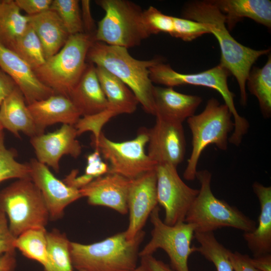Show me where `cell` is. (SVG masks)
Here are the masks:
<instances>
[{
  "instance_id": "obj_24",
  "label": "cell",
  "mask_w": 271,
  "mask_h": 271,
  "mask_svg": "<svg viewBox=\"0 0 271 271\" xmlns=\"http://www.w3.org/2000/svg\"><path fill=\"white\" fill-rule=\"evenodd\" d=\"M0 123L17 137L20 132L30 138L37 135L25 98L18 87L0 104Z\"/></svg>"
},
{
  "instance_id": "obj_16",
  "label": "cell",
  "mask_w": 271,
  "mask_h": 271,
  "mask_svg": "<svg viewBox=\"0 0 271 271\" xmlns=\"http://www.w3.org/2000/svg\"><path fill=\"white\" fill-rule=\"evenodd\" d=\"M77 137L74 125L63 124L53 132L31 138L30 143L37 160L58 173L59 161L63 156L69 155L77 158L80 155L82 147Z\"/></svg>"
},
{
  "instance_id": "obj_18",
  "label": "cell",
  "mask_w": 271,
  "mask_h": 271,
  "mask_svg": "<svg viewBox=\"0 0 271 271\" xmlns=\"http://www.w3.org/2000/svg\"><path fill=\"white\" fill-rule=\"evenodd\" d=\"M131 180L115 173H106L79 189L89 204L110 208L121 214L128 212L127 199Z\"/></svg>"
},
{
  "instance_id": "obj_22",
  "label": "cell",
  "mask_w": 271,
  "mask_h": 271,
  "mask_svg": "<svg viewBox=\"0 0 271 271\" xmlns=\"http://www.w3.org/2000/svg\"><path fill=\"white\" fill-rule=\"evenodd\" d=\"M69 98L83 116L95 114L107 109V101L93 64H87Z\"/></svg>"
},
{
  "instance_id": "obj_51",
  "label": "cell",
  "mask_w": 271,
  "mask_h": 271,
  "mask_svg": "<svg viewBox=\"0 0 271 271\" xmlns=\"http://www.w3.org/2000/svg\"><path fill=\"white\" fill-rule=\"evenodd\" d=\"M77 271H84V270H77Z\"/></svg>"
},
{
  "instance_id": "obj_23",
  "label": "cell",
  "mask_w": 271,
  "mask_h": 271,
  "mask_svg": "<svg viewBox=\"0 0 271 271\" xmlns=\"http://www.w3.org/2000/svg\"><path fill=\"white\" fill-rule=\"evenodd\" d=\"M223 14L231 31L243 18L251 19L268 29L271 27V2L269 0H212Z\"/></svg>"
},
{
  "instance_id": "obj_29",
  "label": "cell",
  "mask_w": 271,
  "mask_h": 271,
  "mask_svg": "<svg viewBox=\"0 0 271 271\" xmlns=\"http://www.w3.org/2000/svg\"><path fill=\"white\" fill-rule=\"evenodd\" d=\"M47 263L45 271H73L70 243L66 235L57 229L47 232Z\"/></svg>"
},
{
  "instance_id": "obj_50",
  "label": "cell",
  "mask_w": 271,
  "mask_h": 271,
  "mask_svg": "<svg viewBox=\"0 0 271 271\" xmlns=\"http://www.w3.org/2000/svg\"><path fill=\"white\" fill-rule=\"evenodd\" d=\"M1 4H2V1H0V6L1 5Z\"/></svg>"
},
{
  "instance_id": "obj_21",
  "label": "cell",
  "mask_w": 271,
  "mask_h": 271,
  "mask_svg": "<svg viewBox=\"0 0 271 271\" xmlns=\"http://www.w3.org/2000/svg\"><path fill=\"white\" fill-rule=\"evenodd\" d=\"M260 205L258 225L243 237L253 257L271 253V187L257 182L252 185Z\"/></svg>"
},
{
  "instance_id": "obj_44",
  "label": "cell",
  "mask_w": 271,
  "mask_h": 271,
  "mask_svg": "<svg viewBox=\"0 0 271 271\" xmlns=\"http://www.w3.org/2000/svg\"><path fill=\"white\" fill-rule=\"evenodd\" d=\"M17 87L13 80L0 68V104Z\"/></svg>"
},
{
  "instance_id": "obj_1",
  "label": "cell",
  "mask_w": 271,
  "mask_h": 271,
  "mask_svg": "<svg viewBox=\"0 0 271 271\" xmlns=\"http://www.w3.org/2000/svg\"><path fill=\"white\" fill-rule=\"evenodd\" d=\"M183 18L205 24L217 40L221 50L220 64L235 78L239 88L240 103L247 102L246 82L253 64L270 49L254 50L236 41L228 30L225 16L212 0L193 1L182 11Z\"/></svg>"
},
{
  "instance_id": "obj_38",
  "label": "cell",
  "mask_w": 271,
  "mask_h": 271,
  "mask_svg": "<svg viewBox=\"0 0 271 271\" xmlns=\"http://www.w3.org/2000/svg\"><path fill=\"white\" fill-rule=\"evenodd\" d=\"M100 153L95 149L93 153L87 156V165L85 169V174L95 179L108 172L107 163L103 162Z\"/></svg>"
},
{
  "instance_id": "obj_32",
  "label": "cell",
  "mask_w": 271,
  "mask_h": 271,
  "mask_svg": "<svg viewBox=\"0 0 271 271\" xmlns=\"http://www.w3.org/2000/svg\"><path fill=\"white\" fill-rule=\"evenodd\" d=\"M10 49L26 61L33 70L44 64L46 60L40 40L30 24Z\"/></svg>"
},
{
  "instance_id": "obj_20",
  "label": "cell",
  "mask_w": 271,
  "mask_h": 271,
  "mask_svg": "<svg viewBox=\"0 0 271 271\" xmlns=\"http://www.w3.org/2000/svg\"><path fill=\"white\" fill-rule=\"evenodd\" d=\"M155 116L166 120L182 123L194 115L202 101L201 97L183 94L173 87H154Z\"/></svg>"
},
{
  "instance_id": "obj_14",
  "label": "cell",
  "mask_w": 271,
  "mask_h": 271,
  "mask_svg": "<svg viewBox=\"0 0 271 271\" xmlns=\"http://www.w3.org/2000/svg\"><path fill=\"white\" fill-rule=\"evenodd\" d=\"M127 204L129 217L125 232L127 239L131 240L143 230L148 217L158 206L156 169L131 180Z\"/></svg>"
},
{
  "instance_id": "obj_10",
  "label": "cell",
  "mask_w": 271,
  "mask_h": 271,
  "mask_svg": "<svg viewBox=\"0 0 271 271\" xmlns=\"http://www.w3.org/2000/svg\"><path fill=\"white\" fill-rule=\"evenodd\" d=\"M148 141V130L143 128L134 139L121 142L112 141L101 132L93 145L107 162L108 173L133 180L156 168L145 151Z\"/></svg>"
},
{
  "instance_id": "obj_15",
  "label": "cell",
  "mask_w": 271,
  "mask_h": 271,
  "mask_svg": "<svg viewBox=\"0 0 271 271\" xmlns=\"http://www.w3.org/2000/svg\"><path fill=\"white\" fill-rule=\"evenodd\" d=\"M31 180L40 191L52 220L61 218L65 208L81 198L79 190L57 179L48 167L32 159L29 162Z\"/></svg>"
},
{
  "instance_id": "obj_11",
  "label": "cell",
  "mask_w": 271,
  "mask_h": 271,
  "mask_svg": "<svg viewBox=\"0 0 271 271\" xmlns=\"http://www.w3.org/2000/svg\"><path fill=\"white\" fill-rule=\"evenodd\" d=\"M159 211L157 206L150 214L153 225L151 238L139 252V256L151 255L158 249H162L168 255L174 270L190 271L188 262L190 255L194 252L191 244L194 238L195 226L185 222L167 225L160 218Z\"/></svg>"
},
{
  "instance_id": "obj_40",
  "label": "cell",
  "mask_w": 271,
  "mask_h": 271,
  "mask_svg": "<svg viewBox=\"0 0 271 271\" xmlns=\"http://www.w3.org/2000/svg\"><path fill=\"white\" fill-rule=\"evenodd\" d=\"M53 0H16V4L20 8L31 16L39 14L50 9Z\"/></svg>"
},
{
  "instance_id": "obj_39",
  "label": "cell",
  "mask_w": 271,
  "mask_h": 271,
  "mask_svg": "<svg viewBox=\"0 0 271 271\" xmlns=\"http://www.w3.org/2000/svg\"><path fill=\"white\" fill-rule=\"evenodd\" d=\"M15 237L11 233L6 214L0 210V255L15 251Z\"/></svg>"
},
{
  "instance_id": "obj_13",
  "label": "cell",
  "mask_w": 271,
  "mask_h": 271,
  "mask_svg": "<svg viewBox=\"0 0 271 271\" xmlns=\"http://www.w3.org/2000/svg\"><path fill=\"white\" fill-rule=\"evenodd\" d=\"M148 155L157 165L168 164L177 167L184 160L186 140L182 123L156 117L148 130Z\"/></svg>"
},
{
  "instance_id": "obj_41",
  "label": "cell",
  "mask_w": 271,
  "mask_h": 271,
  "mask_svg": "<svg viewBox=\"0 0 271 271\" xmlns=\"http://www.w3.org/2000/svg\"><path fill=\"white\" fill-rule=\"evenodd\" d=\"M229 257L234 271H259L250 262V257L238 251L229 252Z\"/></svg>"
},
{
  "instance_id": "obj_47",
  "label": "cell",
  "mask_w": 271,
  "mask_h": 271,
  "mask_svg": "<svg viewBox=\"0 0 271 271\" xmlns=\"http://www.w3.org/2000/svg\"><path fill=\"white\" fill-rule=\"evenodd\" d=\"M250 262L259 271H271V253L250 257Z\"/></svg>"
},
{
  "instance_id": "obj_27",
  "label": "cell",
  "mask_w": 271,
  "mask_h": 271,
  "mask_svg": "<svg viewBox=\"0 0 271 271\" xmlns=\"http://www.w3.org/2000/svg\"><path fill=\"white\" fill-rule=\"evenodd\" d=\"M20 10L14 1H2L0 42L10 49L29 26L28 16L23 15Z\"/></svg>"
},
{
  "instance_id": "obj_17",
  "label": "cell",
  "mask_w": 271,
  "mask_h": 271,
  "mask_svg": "<svg viewBox=\"0 0 271 271\" xmlns=\"http://www.w3.org/2000/svg\"><path fill=\"white\" fill-rule=\"evenodd\" d=\"M0 68L15 82L23 94L27 105L55 94L40 81L26 61L1 42Z\"/></svg>"
},
{
  "instance_id": "obj_8",
  "label": "cell",
  "mask_w": 271,
  "mask_h": 271,
  "mask_svg": "<svg viewBox=\"0 0 271 271\" xmlns=\"http://www.w3.org/2000/svg\"><path fill=\"white\" fill-rule=\"evenodd\" d=\"M96 3L104 11L98 22L95 41L128 49L141 44L151 35L143 19V11L126 0H98Z\"/></svg>"
},
{
  "instance_id": "obj_45",
  "label": "cell",
  "mask_w": 271,
  "mask_h": 271,
  "mask_svg": "<svg viewBox=\"0 0 271 271\" xmlns=\"http://www.w3.org/2000/svg\"><path fill=\"white\" fill-rule=\"evenodd\" d=\"M141 258V263L146 267L148 271H175L162 261L153 257L152 255Z\"/></svg>"
},
{
  "instance_id": "obj_2",
  "label": "cell",
  "mask_w": 271,
  "mask_h": 271,
  "mask_svg": "<svg viewBox=\"0 0 271 271\" xmlns=\"http://www.w3.org/2000/svg\"><path fill=\"white\" fill-rule=\"evenodd\" d=\"M86 60L121 80L132 91L144 110L155 115V86L150 78L149 69L162 61V58L138 60L125 48L95 41L89 49Z\"/></svg>"
},
{
  "instance_id": "obj_7",
  "label": "cell",
  "mask_w": 271,
  "mask_h": 271,
  "mask_svg": "<svg viewBox=\"0 0 271 271\" xmlns=\"http://www.w3.org/2000/svg\"><path fill=\"white\" fill-rule=\"evenodd\" d=\"M232 116L226 104L211 98L201 113L187 119L192 138L191 153L183 173L185 180L195 179L200 157L208 145H215L223 151L227 149L228 134L234 126Z\"/></svg>"
},
{
  "instance_id": "obj_43",
  "label": "cell",
  "mask_w": 271,
  "mask_h": 271,
  "mask_svg": "<svg viewBox=\"0 0 271 271\" xmlns=\"http://www.w3.org/2000/svg\"><path fill=\"white\" fill-rule=\"evenodd\" d=\"M82 20L84 28V32L94 37L95 32L94 31V22L92 18L90 7V1H81Z\"/></svg>"
},
{
  "instance_id": "obj_3",
  "label": "cell",
  "mask_w": 271,
  "mask_h": 271,
  "mask_svg": "<svg viewBox=\"0 0 271 271\" xmlns=\"http://www.w3.org/2000/svg\"><path fill=\"white\" fill-rule=\"evenodd\" d=\"M145 232L128 239L125 231L95 243H70L73 268L84 271H131L137 267L140 246Z\"/></svg>"
},
{
  "instance_id": "obj_19",
  "label": "cell",
  "mask_w": 271,
  "mask_h": 271,
  "mask_svg": "<svg viewBox=\"0 0 271 271\" xmlns=\"http://www.w3.org/2000/svg\"><path fill=\"white\" fill-rule=\"evenodd\" d=\"M27 106L37 135L44 133L47 126L57 123L75 125L81 116L70 99L60 94H53Z\"/></svg>"
},
{
  "instance_id": "obj_35",
  "label": "cell",
  "mask_w": 271,
  "mask_h": 271,
  "mask_svg": "<svg viewBox=\"0 0 271 271\" xmlns=\"http://www.w3.org/2000/svg\"><path fill=\"white\" fill-rule=\"evenodd\" d=\"M143 19L150 35L166 33L172 36L174 30L173 16L165 15L151 6L143 11Z\"/></svg>"
},
{
  "instance_id": "obj_25",
  "label": "cell",
  "mask_w": 271,
  "mask_h": 271,
  "mask_svg": "<svg viewBox=\"0 0 271 271\" xmlns=\"http://www.w3.org/2000/svg\"><path fill=\"white\" fill-rule=\"evenodd\" d=\"M28 17L30 25L40 40L46 59L56 54L70 36L58 15L49 10Z\"/></svg>"
},
{
  "instance_id": "obj_9",
  "label": "cell",
  "mask_w": 271,
  "mask_h": 271,
  "mask_svg": "<svg viewBox=\"0 0 271 271\" xmlns=\"http://www.w3.org/2000/svg\"><path fill=\"white\" fill-rule=\"evenodd\" d=\"M0 210L17 237L33 228H45L50 219L41 193L31 179H20L0 191Z\"/></svg>"
},
{
  "instance_id": "obj_48",
  "label": "cell",
  "mask_w": 271,
  "mask_h": 271,
  "mask_svg": "<svg viewBox=\"0 0 271 271\" xmlns=\"http://www.w3.org/2000/svg\"><path fill=\"white\" fill-rule=\"evenodd\" d=\"M131 271H148L146 267L143 264L139 266H137L135 269Z\"/></svg>"
},
{
  "instance_id": "obj_12",
  "label": "cell",
  "mask_w": 271,
  "mask_h": 271,
  "mask_svg": "<svg viewBox=\"0 0 271 271\" xmlns=\"http://www.w3.org/2000/svg\"><path fill=\"white\" fill-rule=\"evenodd\" d=\"M156 172L158 202L165 212L163 221L169 225L185 222L199 190L187 185L173 165L157 164Z\"/></svg>"
},
{
  "instance_id": "obj_31",
  "label": "cell",
  "mask_w": 271,
  "mask_h": 271,
  "mask_svg": "<svg viewBox=\"0 0 271 271\" xmlns=\"http://www.w3.org/2000/svg\"><path fill=\"white\" fill-rule=\"evenodd\" d=\"M46 234L45 228L29 229L16 238L14 246L26 257L45 267L47 260Z\"/></svg>"
},
{
  "instance_id": "obj_4",
  "label": "cell",
  "mask_w": 271,
  "mask_h": 271,
  "mask_svg": "<svg viewBox=\"0 0 271 271\" xmlns=\"http://www.w3.org/2000/svg\"><path fill=\"white\" fill-rule=\"evenodd\" d=\"M199 193L186 216L185 222L193 225L195 232H213L225 227L250 232L256 222L237 208L216 198L211 189L212 175L206 170L197 171Z\"/></svg>"
},
{
  "instance_id": "obj_6",
  "label": "cell",
  "mask_w": 271,
  "mask_h": 271,
  "mask_svg": "<svg viewBox=\"0 0 271 271\" xmlns=\"http://www.w3.org/2000/svg\"><path fill=\"white\" fill-rule=\"evenodd\" d=\"M149 76L152 83L173 87L189 84L207 87L217 91L222 96L231 112L234 120L233 132L228 142L236 146H239L243 136L249 128V123L240 116L235 108L234 94L229 89L227 78L230 74L229 71L219 64L218 65L202 71L192 74H183L174 70L169 64L162 61L155 64L149 69Z\"/></svg>"
},
{
  "instance_id": "obj_28",
  "label": "cell",
  "mask_w": 271,
  "mask_h": 271,
  "mask_svg": "<svg viewBox=\"0 0 271 271\" xmlns=\"http://www.w3.org/2000/svg\"><path fill=\"white\" fill-rule=\"evenodd\" d=\"M246 85L249 92L257 99L264 117L271 115V55L268 56L262 68L252 67L247 77Z\"/></svg>"
},
{
  "instance_id": "obj_5",
  "label": "cell",
  "mask_w": 271,
  "mask_h": 271,
  "mask_svg": "<svg viewBox=\"0 0 271 271\" xmlns=\"http://www.w3.org/2000/svg\"><path fill=\"white\" fill-rule=\"evenodd\" d=\"M94 41L85 33L70 35L58 52L34 70L36 75L55 94L69 98L87 67V54Z\"/></svg>"
},
{
  "instance_id": "obj_36",
  "label": "cell",
  "mask_w": 271,
  "mask_h": 271,
  "mask_svg": "<svg viewBox=\"0 0 271 271\" xmlns=\"http://www.w3.org/2000/svg\"><path fill=\"white\" fill-rule=\"evenodd\" d=\"M174 30L171 36L186 42L191 41L210 32L205 24L193 20L173 17Z\"/></svg>"
},
{
  "instance_id": "obj_42",
  "label": "cell",
  "mask_w": 271,
  "mask_h": 271,
  "mask_svg": "<svg viewBox=\"0 0 271 271\" xmlns=\"http://www.w3.org/2000/svg\"><path fill=\"white\" fill-rule=\"evenodd\" d=\"M78 174L77 170H72L63 180V182L70 187L79 190L94 179L85 174L77 176Z\"/></svg>"
},
{
  "instance_id": "obj_30",
  "label": "cell",
  "mask_w": 271,
  "mask_h": 271,
  "mask_svg": "<svg viewBox=\"0 0 271 271\" xmlns=\"http://www.w3.org/2000/svg\"><path fill=\"white\" fill-rule=\"evenodd\" d=\"M194 238L200 244L193 246L194 252H199L212 262L217 271H234L229 257L230 250L217 240L213 232H196Z\"/></svg>"
},
{
  "instance_id": "obj_33",
  "label": "cell",
  "mask_w": 271,
  "mask_h": 271,
  "mask_svg": "<svg viewBox=\"0 0 271 271\" xmlns=\"http://www.w3.org/2000/svg\"><path fill=\"white\" fill-rule=\"evenodd\" d=\"M18 154L14 149H7L5 144L4 133L0 134V183L16 178L31 179L29 163H21L16 160Z\"/></svg>"
},
{
  "instance_id": "obj_37",
  "label": "cell",
  "mask_w": 271,
  "mask_h": 271,
  "mask_svg": "<svg viewBox=\"0 0 271 271\" xmlns=\"http://www.w3.org/2000/svg\"><path fill=\"white\" fill-rule=\"evenodd\" d=\"M114 116V115L107 109L95 114L83 116L74 125L77 136L86 131H91L93 136L92 144H95L102 132V127Z\"/></svg>"
},
{
  "instance_id": "obj_26",
  "label": "cell",
  "mask_w": 271,
  "mask_h": 271,
  "mask_svg": "<svg viewBox=\"0 0 271 271\" xmlns=\"http://www.w3.org/2000/svg\"><path fill=\"white\" fill-rule=\"evenodd\" d=\"M97 76L107 101V110L114 116L134 112L139 103L130 88L116 76L100 66H96Z\"/></svg>"
},
{
  "instance_id": "obj_46",
  "label": "cell",
  "mask_w": 271,
  "mask_h": 271,
  "mask_svg": "<svg viewBox=\"0 0 271 271\" xmlns=\"http://www.w3.org/2000/svg\"><path fill=\"white\" fill-rule=\"evenodd\" d=\"M16 264L15 251L0 255V271H14Z\"/></svg>"
},
{
  "instance_id": "obj_49",
  "label": "cell",
  "mask_w": 271,
  "mask_h": 271,
  "mask_svg": "<svg viewBox=\"0 0 271 271\" xmlns=\"http://www.w3.org/2000/svg\"><path fill=\"white\" fill-rule=\"evenodd\" d=\"M3 127L2 126V125H1V123H0V134L3 132Z\"/></svg>"
},
{
  "instance_id": "obj_34",
  "label": "cell",
  "mask_w": 271,
  "mask_h": 271,
  "mask_svg": "<svg viewBox=\"0 0 271 271\" xmlns=\"http://www.w3.org/2000/svg\"><path fill=\"white\" fill-rule=\"evenodd\" d=\"M50 10L58 15L70 35L84 33L79 1L53 0Z\"/></svg>"
}]
</instances>
